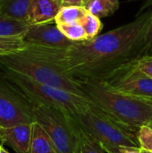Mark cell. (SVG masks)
Returning <instances> with one entry per match:
<instances>
[{
  "instance_id": "27",
  "label": "cell",
  "mask_w": 152,
  "mask_h": 153,
  "mask_svg": "<svg viewBox=\"0 0 152 153\" xmlns=\"http://www.w3.org/2000/svg\"><path fill=\"white\" fill-rule=\"evenodd\" d=\"M2 134H3V127L2 126L0 125V145H4V142H3V136H2Z\"/></svg>"
},
{
  "instance_id": "20",
  "label": "cell",
  "mask_w": 152,
  "mask_h": 153,
  "mask_svg": "<svg viewBox=\"0 0 152 153\" xmlns=\"http://www.w3.org/2000/svg\"><path fill=\"white\" fill-rule=\"evenodd\" d=\"M82 25L89 39H92L99 36V31L103 28V24L100 21V18L93 15L90 13H88L87 15L84 17L82 22Z\"/></svg>"
},
{
  "instance_id": "30",
  "label": "cell",
  "mask_w": 152,
  "mask_h": 153,
  "mask_svg": "<svg viewBox=\"0 0 152 153\" xmlns=\"http://www.w3.org/2000/svg\"><path fill=\"white\" fill-rule=\"evenodd\" d=\"M147 126H148L149 127H151V129H152V121H151V123H150V124H148Z\"/></svg>"
},
{
  "instance_id": "18",
  "label": "cell",
  "mask_w": 152,
  "mask_h": 153,
  "mask_svg": "<svg viewBox=\"0 0 152 153\" xmlns=\"http://www.w3.org/2000/svg\"><path fill=\"white\" fill-rule=\"evenodd\" d=\"M27 42L22 36L2 37L0 36V56L15 53L23 49Z\"/></svg>"
},
{
  "instance_id": "19",
  "label": "cell",
  "mask_w": 152,
  "mask_h": 153,
  "mask_svg": "<svg viewBox=\"0 0 152 153\" xmlns=\"http://www.w3.org/2000/svg\"><path fill=\"white\" fill-rule=\"evenodd\" d=\"M56 26L66 38H68L69 39L74 42H80V41H84V40L89 39L82 23L61 24V25H56Z\"/></svg>"
},
{
  "instance_id": "9",
  "label": "cell",
  "mask_w": 152,
  "mask_h": 153,
  "mask_svg": "<svg viewBox=\"0 0 152 153\" xmlns=\"http://www.w3.org/2000/svg\"><path fill=\"white\" fill-rule=\"evenodd\" d=\"M23 39L27 43L61 49L68 48L75 43L66 38L56 25L51 23L30 25Z\"/></svg>"
},
{
  "instance_id": "17",
  "label": "cell",
  "mask_w": 152,
  "mask_h": 153,
  "mask_svg": "<svg viewBox=\"0 0 152 153\" xmlns=\"http://www.w3.org/2000/svg\"><path fill=\"white\" fill-rule=\"evenodd\" d=\"M30 27V24L27 22L0 16V36L2 37H23Z\"/></svg>"
},
{
  "instance_id": "13",
  "label": "cell",
  "mask_w": 152,
  "mask_h": 153,
  "mask_svg": "<svg viewBox=\"0 0 152 153\" xmlns=\"http://www.w3.org/2000/svg\"><path fill=\"white\" fill-rule=\"evenodd\" d=\"M31 3L32 0H3L0 4V16L27 22Z\"/></svg>"
},
{
  "instance_id": "16",
  "label": "cell",
  "mask_w": 152,
  "mask_h": 153,
  "mask_svg": "<svg viewBox=\"0 0 152 153\" xmlns=\"http://www.w3.org/2000/svg\"><path fill=\"white\" fill-rule=\"evenodd\" d=\"M87 11L93 15L103 18L112 15L119 7L118 0H87L84 4Z\"/></svg>"
},
{
  "instance_id": "1",
  "label": "cell",
  "mask_w": 152,
  "mask_h": 153,
  "mask_svg": "<svg viewBox=\"0 0 152 153\" xmlns=\"http://www.w3.org/2000/svg\"><path fill=\"white\" fill-rule=\"evenodd\" d=\"M151 19V9L130 23L65 49L27 43L20 52L48 62L77 80L106 82L148 55L146 34Z\"/></svg>"
},
{
  "instance_id": "32",
  "label": "cell",
  "mask_w": 152,
  "mask_h": 153,
  "mask_svg": "<svg viewBox=\"0 0 152 153\" xmlns=\"http://www.w3.org/2000/svg\"><path fill=\"white\" fill-rule=\"evenodd\" d=\"M149 55H150V56H152V49H151V51H150Z\"/></svg>"
},
{
  "instance_id": "23",
  "label": "cell",
  "mask_w": 152,
  "mask_h": 153,
  "mask_svg": "<svg viewBox=\"0 0 152 153\" xmlns=\"http://www.w3.org/2000/svg\"><path fill=\"white\" fill-rule=\"evenodd\" d=\"M62 6H84L85 0H60Z\"/></svg>"
},
{
  "instance_id": "3",
  "label": "cell",
  "mask_w": 152,
  "mask_h": 153,
  "mask_svg": "<svg viewBox=\"0 0 152 153\" xmlns=\"http://www.w3.org/2000/svg\"><path fill=\"white\" fill-rule=\"evenodd\" d=\"M73 116L107 153H120L124 147L141 148L137 132L110 117L91 103Z\"/></svg>"
},
{
  "instance_id": "22",
  "label": "cell",
  "mask_w": 152,
  "mask_h": 153,
  "mask_svg": "<svg viewBox=\"0 0 152 153\" xmlns=\"http://www.w3.org/2000/svg\"><path fill=\"white\" fill-rule=\"evenodd\" d=\"M136 67L152 79V56L145 55L134 62Z\"/></svg>"
},
{
  "instance_id": "34",
  "label": "cell",
  "mask_w": 152,
  "mask_h": 153,
  "mask_svg": "<svg viewBox=\"0 0 152 153\" xmlns=\"http://www.w3.org/2000/svg\"><path fill=\"white\" fill-rule=\"evenodd\" d=\"M86 1H87V0H85V2H86Z\"/></svg>"
},
{
  "instance_id": "26",
  "label": "cell",
  "mask_w": 152,
  "mask_h": 153,
  "mask_svg": "<svg viewBox=\"0 0 152 153\" xmlns=\"http://www.w3.org/2000/svg\"><path fill=\"white\" fill-rule=\"evenodd\" d=\"M142 100H143L147 105H149L151 108H152V99H141Z\"/></svg>"
},
{
  "instance_id": "24",
  "label": "cell",
  "mask_w": 152,
  "mask_h": 153,
  "mask_svg": "<svg viewBox=\"0 0 152 153\" xmlns=\"http://www.w3.org/2000/svg\"><path fill=\"white\" fill-rule=\"evenodd\" d=\"M152 49V19L146 34V50L148 54Z\"/></svg>"
},
{
  "instance_id": "33",
  "label": "cell",
  "mask_w": 152,
  "mask_h": 153,
  "mask_svg": "<svg viewBox=\"0 0 152 153\" xmlns=\"http://www.w3.org/2000/svg\"><path fill=\"white\" fill-rule=\"evenodd\" d=\"M2 1H3V0H0V4H1V2H2Z\"/></svg>"
},
{
  "instance_id": "29",
  "label": "cell",
  "mask_w": 152,
  "mask_h": 153,
  "mask_svg": "<svg viewBox=\"0 0 152 153\" xmlns=\"http://www.w3.org/2000/svg\"><path fill=\"white\" fill-rule=\"evenodd\" d=\"M2 153H9V152H7V151L3 147V149H2Z\"/></svg>"
},
{
  "instance_id": "6",
  "label": "cell",
  "mask_w": 152,
  "mask_h": 153,
  "mask_svg": "<svg viewBox=\"0 0 152 153\" xmlns=\"http://www.w3.org/2000/svg\"><path fill=\"white\" fill-rule=\"evenodd\" d=\"M30 100L35 122L48 134L57 153H75L77 139L72 115L61 108Z\"/></svg>"
},
{
  "instance_id": "7",
  "label": "cell",
  "mask_w": 152,
  "mask_h": 153,
  "mask_svg": "<svg viewBox=\"0 0 152 153\" xmlns=\"http://www.w3.org/2000/svg\"><path fill=\"white\" fill-rule=\"evenodd\" d=\"M34 122L30 100L0 70V125L9 127Z\"/></svg>"
},
{
  "instance_id": "31",
  "label": "cell",
  "mask_w": 152,
  "mask_h": 153,
  "mask_svg": "<svg viewBox=\"0 0 152 153\" xmlns=\"http://www.w3.org/2000/svg\"><path fill=\"white\" fill-rule=\"evenodd\" d=\"M2 149H3V146L0 145V153H2Z\"/></svg>"
},
{
  "instance_id": "11",
  "label": "cell",
  "mask_w": 152,
  "mask_h": 153,
  "mask_svg": "<svg viewBox=\"0 0 152 153\" xmlns=\"http://www.w3.org/2000/svg\"><path fill=\"white\" fill-rule=\"evenodd\" d=\"M61 7L60 0H32L27 22L30 25L55 22V19Z\"/></svg>"
},
{
  "instance_id": "4",
  "label": "cell",
  "mask_w": 152,
  "mask_h": 153,
  "mask_svg": "<svg viewBox=\"0 0 152 153\" xmlns=\"http://www.w3.org/2000/svg\"><path fill=\"white\" fill-rule=\"evenodd\" d=\"M0 68L13 71L39 83L59 88L84 97L79 80L70 76L48 62L25 55L20 51L1 55Z\"/></svg>"
},
{
  "instance_id": "2",
  "label": "cell",
  "mask_w": 152,
  "mask_h": 153,
  "mask_svg": "<svg viewBox=\"0 0 152 153\" xmlns=\"http://www.w3.org/2000/svg\"><path fill=\"white\" fill-rule=\"evenodd\" d=\"M84 97L110 117L139 132L152 121V108L143 100L122 93L106 82L79 80Z\"/></svg>"
},
{
  "instance_id": "28",
  "label": "cell",
  "mask_w": 152,
  "mask_h": 153,
  "mask_svg": "<svg viewBox=\"0 0 152 153\" xmlns=\"http://www.w3.org/2000/svg\"><path fill=\"white\" fill-rule=\"evenodd\" d=\"M142 153H152V152H148V151H145V150L142 149Z\"/></svg>"
},
{
  "instance_id": "10",
  "label": "cell",
  "mask_w": 152,
  "mask_h": 153,
  "mask_svg": "<svg viewBox=\"0 0 152 153\" xmlns=\"http://www.w3.org/2000/svg\"><path fill=\"white\" fill-rule=\"evenodd\" d=\"M33 124H19L3 127L4 144L9 145L16 153H30Z\"/></svg>"
},
{
  "instance_id": "25",
  "label": "cell",
  "mask_w": 152,
  "mask_h": 153,
  "mask_svg": "<svg viewBox=\"0 0 152 153\" xmlns=\"http://www.w3.org/2000/svg\"><path fill=\"white\" fill-rule=\"evenodd\" d=\"M120 153H142V149L135 147H124Z\"/></svg>"
},
{
  "instance_id": "12",
  "label": "cell",
  "mask_w": 152,
  "mask_h": 153,
  "mask_svg": "<svg viewBox=\"0 0 152 153\" xmlns=\"http://www.w3.org/2000/svg\"><path fill=\"white\" fill-rule=\"evenodd\" d=\"M75 133H76V149L75 153H105L106 152L100 143L94 139L72 115Z\"/></svg>"
},
{
  "instance_id": "5",
  "label": "cell",
  "mask_w": 152,
  "mask_h": 153,
  "mask_svg": "<svg viewBox=\"0 0 152 153\" xmlns=\"http://www.w3.org/2000/svg\"><path fill=\"white\" fill-rule=\"evenodd\" d=\"M0 70L6 79L31 100L61 108L71 115L78 113L90 103L84 97L70 91L39 83L25 75L5 68H0Z\"/></svg>"
},
{
  "instance_id": "21",
  "label": "cell",
  "mask_w": 152,
  "mask_h": 153,
  "mask_svg": "<svg viewBox=\"0 0 152 153\" xmlns=\"http://www.w3.org/2000/svg\"><path fill=\"white\" fill-rule=\"evenodd\" d=\"M138 141L141 149L152 152V129L148 126H143L138 132Z\"/></svg>"
},
{
  "instance_id": "8",
  "label": "cell",
  "mask_w": 152,
  "mask_h": 153,
  "mask_svg": "<svg viewBox=\"0 0 152 153\" xmlns=\"http://www.w3.org/2000/svg\"><path fill=\"white\" fill-rule=\"evenodd\" d=\"M106 82L126 95L138 99H152V79L139 70L134 62L118 71Z\"/></svg>"
},
{
  "instance_id": "15",
  "label": "cell",
  "mask_w": 152,
  "mask_h": 153,
  "mask_svg": "<svg viewBox=\"0 0 152 153\" xmlns=\"http://www.w3.org/2000/svg\"><path fill=\"white\" fill-rule=\"evenodd\" d=\"M89 12L84 6H62L56 19V25L82 23Z\"/></svg>"
},
{
  "instance_id": "14",
  "label": "cell",
  "mask_w": 152,
  "mask_h": 153,
  "mask_svg": "<svg viewBox=\"0 0 152 153\" xmlns=\"http://www.w3.org/2000/svg\"><path fill=\"white\" fill-rule=\"evenodd\" d=\"M30 153H57L50 137L37 122H34L32 125Z\"/></svg>"
}]
</instances>
